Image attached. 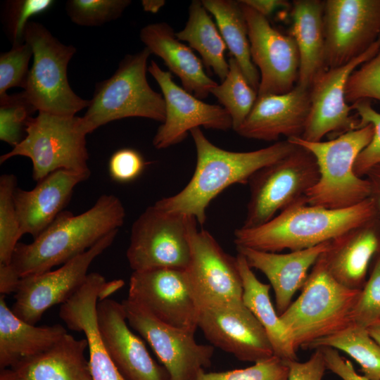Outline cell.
Wrapping results in <instances>:
<instances>
[{
	"label": "cell",
	"instance_id": "cell-1",
	"mask_svg": "<svg viewBox=\"0 0 380 380\" xmlns=\"http://www.w3.org/2000/svg\"><path fill=\"white\" fill-rule=\"evenodd\" d=\"M190 133L196 151L193 176L179 192L154 205L170 213L194 217L201 224L206 220L210 203L222 191L234 184H248L257 171L285 158L298 146L286 139L260 149L236 152L213 144L199 127Z\"/></svg>",
	"mask_w": 380,
	"mask_h": 380
},
{
	"label": "cell",
	"instance_id": "cell-2",
	"mask_svg": "<svg viewBox=\"0 0 380 380\" xmlns=\"http://www.w3.org/2000/svg\"><path fill=\"white\" fill-rule=\"evenodd\" d=\"M125 210L113 194H103L85 212L62 211L30 243H18L11 265L18 276L37 274L85 252L123 224Z\"/></svg>",
	"mask_w": 380,
	"mask_h": 380
},
{
	"label": "cell",
	"instance_id": "cell-3",
	"mask_svg": "<svg viewBox=\"0 0 380 380\" xmlns=\"http://www.w3.org/2000/svg\"><path fill=\"white\" fill-rule=\"evenodd\" d=\"M379 216L371 197L348 208L328 209L309 205L305 196L262 225L236 229L234 241L236 247L266 252L300 251L331 241Z\"/></svg>",
	"mask_w": 380,
	"mask_h": 380
},
{
	"label": "cell",
	"instance_id": "cell-4",
	"mask_svg": "<svg viewBox=\"0 0 380 380\" xmlns=\"http://www.w3.org/2000/svg\"><path fill=\"white\" fill-rule=\"evenodd\" d=\"M324 253L312 266L299 297L279 315L296 350L353 324L362 289L338 283L327 269Z\"/></svg>",
	"mask_w": 380,
	"mask_h": 380
},
{
	"label": "cell",
	"instance_id": "cell-5",
	"mask_svg": "<svg viewBox=\"0 0 380 380\" xmlns=\"http://www.w3.org/2000/svg\"><path fill=\"white\" fill-rule=\"evenodd\" d=\"M373 134L374 128L368 124L326 141H308L300 137L288 139L311 152L318 165L319 179L305 195L309 205L343 209L370 197V184L355 173L354 165Z\"/></svg>",
	"mask_w": 380,
	"mask_h": 380
},
{
	"label": "cell",
	"instance_id": "cell-6",
	"mask_svg": "<svg viewBox=\"0 0 380 380\" xmlns=\"http://www.w3.org/2000/svg\"><path fill=\"white\" fill-rule=\"evenodd\" d=\"M151 54L144 47L137 53L125 55L110 78L96 83L87 110L81 117L87 134L110 122L126 118L165 121L163 94L155 91L146 78Z\"/></svg>",
	"mask_w": 380,
	"mask_h": 380
},
{
	"label": "cell",
	"instance_id": "cell-7",
	"mask_svg": "<svg viewBox=\"0 0 380 380\" xmlns=\"http://www.w3.org/2000/svg\"><path fill=\"white\" fill-rule=\"evenodd\" d=\"M87 135L81 117L39 112L27 122L23 139L1 156L0 163L17 156L29 158L37 182L58 170L90 172Z\"/></svg>",
	"mask_w": 380,
	"mask_h": 380
},
{
	"label": "cell",
	"instance_id": "cell-8",
	"mask_svg": "<svg viewBox=\"0 0 380 380\" xmlns=\"http://www.w3.org/2000/svg\"><path fill=\"white\" fill-rule=\"evenodd\" d=\"M25 42L32 50L33 63L23 91L37 110L73 116L87 108L90 100L77 96L68 80V65L75 47L61 43L34 21L26 27Z\"/></svg>",
	"mask_w": 380,
	"mask_h": 380
},
{
	"label": "cell",
	"instance_id": "cell-9",
	"mask_svg": "<svg viewBox=\"0 0 380 380\" xmlns=\"http://www.w3.org/2000/svg\"><path fill=\"white\" fill-rule=\"evenodd\" d=\"M297 148L285 158L257 171L250 179V198L241 227L262 225L290 207L317 182L319 167L313 154Z\"/></svg>",
	"mask_w": 380,
	"mask_h": 380
},
{
	"label": "cell",
	"instance_id": "cell-10",
	"mask_svg": "<svg viewBox=\"0 0 380 380\" xmlns=\"http://www.w3.org/2000/svg\"><path fill=\"white\" fill-rule=\"evenodd\" d=\"M191 218L155 205L148 207L131 229L126 256L133 272L186 270L191 258Z\"/></svg>",
	"mask_w": 380,
	"mask_h": 380
},
{
	"label": "cell",
	"instance_id": "cell-11",
	"mask_svg": "<svg viewBox=\"0 0 380 380\" xmlns=\"http://www.w3.org/2000/svg\"><path fill=\"white\" fill-rule=\"evenodd\" d=\"M118 232L108 234L56 270L20 278L11 308L13 313L35 325L47 310L66 302L84 283L91 264L113 243Z\"/></svg>",
	"mask_w": 380,
	"mask_h": 380
},
{
	"label": "cell",
	"instance_id": "cell-12",
	"mask_svg": "<svg viewBox=\"0 0 380 380\" xmlns=\"http://www.w3.org/2000/svg\"><path fill=\"white\" fill-rule=\"evenodd\" d=\"M122 304L129 326L148 342L170 380H196L210 366L213 346L198 343L194 334L162 322L128 298Z\"/></svg>",
	"mask_w": 380,
	"mask_h": 380
},
{
	"label": "cell",
	"instance_id": "cell-13",
	"mask_svg": "<svg viewBox=\"0 0 380 380\" xmlns=\"http://www.w3.org/2000/svg\"><path fill=\"white\" fill-rule=\"evenodd\" d=\"M189 224L191 258L186 272L192 293L200 309L242 300L243 286L236 258L227 253L206 230Z\"/></svg>",
	"mask_w": 380,
	"mask_h": 380
},
{
	"label": "cell",
	"instance_id": "cell-14",
	"mask_svg": "<svg viewBox=\"0 0 380 380\" xmlns=\"http://www.w3.org/2000/svg\"><path fill=\"white\" fill-rule=\"evenodd\" d=\"M327 70L344 65L380 37V0H327L324 6Z\"/></svg>",
	"mask_w": 380,
	"mask_h": 380
},
{
	"label": "cell",
	"instance_id": "cell-15",
	"mask_svg": "<svg viewBox=\"0 0 380 380\" xmlns=\"http://www.w3.org/2000/svg\"><path fill=\"white\" fill-rule=\"evenodd\" d=\"M129 300L171 327L195 334L200 309L186 270L156 269L133 272Z\"/></svg>",
	"mask_w": 380,
	"mask_h": 380
},
{
	"label": "cell",
	"instance_id": "cell-16",
	"mask_svg": "<svg viewBox=\"0 0 380 380\" xmlns=\"http://www.w3.org/2000/svg\"><path fill=\"white\" fill-rule=\"evenodd\" d=\"M239 2L247 23L251 58L260 76L258 96L289 92L297 84L300 67L293 37L281 33L267 18Z\"/></svg>",
	"mask_w": 380,
	"mask_h": 380
},
{
	"label": "cell",
	"instance_id": "cell-17",
	"mask_svg": "<svg viewBox=\"0 0 380 380\" xmlns=\"http://www.w3.org/2000/svg\"><path fill=\"white\" fill-rule=\"evenodd\" d=\"M148 70L158 84L165 105V119L153 139L157 149L182 142L189 132L201 126L227 130L232 128L229 113L220 105L205 103L177 85L170 71L162 70L151 61Z\"/></svg>",
	"mask_w": 380,
	"mask_h": 380
},
{
	"label": "cell",
	"instance_id": "cell-18",
	"mask_svg": "<svg viewBox=\"0 0 380 380\" xmlns=\"http://www.w3.org/2000/svg\"><path fill=\"white\" fill-rule=\"evenodd\" d=\"M379 49L380 37L362 54L344 65L327 70L317 79L310 89V111L301 139L321 141L326 135L336 137L360 128L358 116L350 114L351 106L346 101V86L351 73Z\"/></svg>",
	"mask_w": 380,
	"mask_h": 380
},
{
	"label": "cell",
	"instance_id": "cell-19",
	"mask_svg": "<svg viewBox=\"0 0 380 380\" xmlns=\"http://www.w3.org/2000/svg\"><path fill=\"white\" fill-rule=\"evenodd\" d=\"M198 326L214 346L241 361L255 363L274 355L266 331L242 300L201 309Z\"/></svg>",
	"mask_w": 380,
	"mask_h": 380
},
{
	"label": "cell",
	"instance_id": "cell-20",
	"mask_svg": "<svg viewBox=\"0 0 380 380\" xmlns=\"http://www.w3.org/2000/svg\"><path fill=\"white\" fill-rule=\"evenodd\" d=\"M96 321L104 346L127 380H170L166 369L152 358L144 341L130 329L122 303L99 300Z\"/></svg>",
	"mask_w": 380,
	"mask_h": 380
},
{
	"label": "cell",
	"instance_id": "cell-21",
	"mask_svg": "<svg viewBox=\"0 0 380 380\" xmlns=\"http://www.w3.org/2000/svg\"><path fill=\"white\" fill-rule=\"evenodd\" d=\"M107 283L101 274L89 273L77 292L61 305L58 315L68 329L84 334L91 380H127L110 356L97 326V303Z\"/></svg>",
	"mask_w": 380,
	"mask_h": 380
},
{
	"label": "cell",
	"instance_id": "cell-22",
	"mask_svg": "<svg viewBox=\"0 0 380 380\" xmlns=\"http://www.w3.org/2000/svg\"><path fill=\"white\" fill-rule=\"evenodd\" d=\"M310 107V90L296 86L282 94L258 96L250 113L236 132L240 136L267 141L281 136L301 137Z\"/></svg>",
	"mask_w": 380,
	"mask_h": 380
},
{
	"label": "cell",
	"instance_id": "cell-23",
	"mask_svg": "<svg viewBox=\"0 0 380 380\" xmlns=\"http://www.w3.org/2000/svg\"><path fill=\"white\" fill-rule=\"evenodd\" d=\"M91 172L56 170L31 190L16 188L13 198L23 234L36 238L63 211L75 187L87 179Z\"/></svg>",
	"mask_w": 380,
	"mask_h": 380
},
{
	"label": "cell",
	"instance_id": "cell-24",
	"mask_svg": "<svg viewBox=\"0 0 380 380\" xmlns=\"http://www.w3.org/2000/svg\"><path fill=\"white\" fill-rule=\"evenodd\" d=\"M331 241L316 246L287 253L266 252L246 247H236L248 265L260 270L273 288L276 310L281 315L291 305L296 292L302 289L308 271L330 246Z\"/></svg>",
	"mask_w": 380,
	"mask_h": 380
},
{
	"label": "cell",
	"instance_id": "cell-25",
	"mask_svg": "<svg viewBox=\"0 0 380 380\" xmlns=\"http://www.w3.org/2000/svg\"><path fill=\"white\" fill-rule=\"evenodd\" d=\"M139 37L145 47L161 58L170 72L180 79L183 88L198 99L206 98L217 84L205 73L191 47L177 39L168 23L148 24L141 30Z\"/></svg>",
	"mask_w": 380,
	"mask_h": 380
},
{
	"label": "cell",
	"instance_id": "cell-26",
	"mask_svg": "<svg viewBox=\"0 0 380 380\" xmlns=\"http://www.w3.org/2000/svg\"><path fill=\"white\" fill-rule=\"evenodd\" d=\"M379 216L331 240L324 253L329 273L346 287L361 289L366 282L369 264L380 250Z\"/></svg>",
	"mask_w": 380,
	"mask_h": 380
},
{
	"label": "cell",
	"instance_id": "cell-27",
	"mask_svg": "<svg viewBox=\"0 0 380 380\" xmlns=\"http://www.w3.org/2000/svg\"><path fill=\"white\" fill-rule=\"evenodd\" d=\"M324 1L295 0L291 4V35L298 47L300 67L297 86L311 89L326 70Z\"/></svg>",
	"mask_w": 380,
	"mask_h": 380
},
{
	"label": "cell",
	"instance_id": "cell-28",
	"mask_svg": "<svg viewBox=\"0 0 380 380\" xmlns=\"http://www.w3.org/2000/svg\"><path fill=\"white\" fill-rule=\"evenodd\" d=\"M86 338L66 334L47 350L10 368L13 380H91Z\"/></svg>",
	"mask_w": 380,
	"mask_h": 380
},
{
	"label": "cell",
	"instance_id": "cell-29",
	"mask_svg": "<svg viewBox=\"0 0 380 380\" xmlns=\"http://www.w3.org/2000/svg\"><path fill=\"white\" fill-rule=\"evenodd\" d=\"M67 331L61 324L37 327L17 317L0 296V368L37 355L53 346Z\"/></svg>",
	"mask_w": 380,
	"mask_h": 380
},
{
	"label": "cell",
	"instance_id": "cell-30",
	"mask_svg": "<svg viewBox=\"0 0 380 380\" xmlns=\"http://www.w3.org/2000/svg\"><path fill=\"white\" fill-rule=\"evenodd\" d=\"M243 286L242 300L264 327L275 356L285 362L297 360L296 350L274 309L270 296V285L261 282L244 257L236 256Z\"/></svg>",
	"mask_w": 380,
	"mask_h": 380
},
{
	"label": "cell",
	"instance_id": "cell-31",
	"mask_svg": "<svg viewBox=\"0 0 380 380\" xmlns=\"http://www.w3.org/2000/svg\"><path fill=\"white\" fill-rule=\"evenodd\" d=\"M201 2L214 17L231 56L237 61L248 82L258 92L260 76L251 58L247 23L239 1L202 0Z\"/></svg>",
	"mask_w": 380,
	"mask_h": 380
},
{
	"label": "cell",
	"instance_id": "cell-32",
	"mask_svg": "<svg viewBox=\"0 0 380 380\" xmlns=\"http://www.w3.org/2000/svg\"><path fill=\"white\" fill-rule=\"evenodd\" d=\"M178 39L189 43L201 56L204 64L222 81L229 72L225 58L227 45L201 1L194 0L189 6L184 27L176 32Z\"/></svg>",
	"mask_w": 380,
	"mask_h": 380
},
{
	"label": "cell",
	"instance_id": "cell-33",
	"mask_svg": "<svg viewBox=\"0 0 380 380\" xmlns=\"http://www.w3.org/2000/svg\"><path fill=\"white\" fill-rule=\"evenodd\" d=\"M324 347L345 352L360 365L365 377L380 380V346L367 329L352 324L337 333L312 341L303 349Z\"/></svg>",
	"mask_w": 380,
	"mask_h": 380
},
{
	"label": "cell",
	"instance_id": "cell-34",
	"mask_svg": "<svg viewBox=\"0 0 380 380\" xmlns=\"http://www.w3.org/2000/svg\"><path fill=\"white\" fill-rule=\"evenodd\" d=\"M228 62L229 72L226 77L210 90V94L229 113L232 129L236 132L254 106L258 92L249 84L232 56H230Z\"/></svg>",
	"mask_w": 380,
	"mask_h": 380
},
{
	"label": "cell",
	"instance_id": "cell-35",
	"mask_svg": "<svg viewBox=\"0 0 380 380\" xmlns=\"http://www.w3.org/2000/svg\"><path fill=\"white\" fill-rule=\"evenodd\" d=\"M17 178L13 174L0 177V264H10L14 250L23 235L13 195Z\"/></svg>",
	"mask_w": 380,
	"mask_h": 380
},
{
	"label": "cell",
	"instance_id": "cell-36",
	"mask_svg": "<svg viewBox=\"0 0 380 380\" xmlns=\"http://www.w3.org/2000/svg\"><path fill=\"white\" fill-rule=\"evenodd\" d=\"M36 110L23 91L0 98V139L13 147L18 144Z\"/></svg>",
	"mask_w": 380,
	"mask_h": 380
},
{
	"label": "cell",
	"instance_id": "cell-37",
	"mask_svg": "<svg viewBox=\"0 0 380 380\" xmlns=\"http://www.w3.org/2000/svg\"><path fill=\"white\" fill-rule=\"evenodd\" d=\"M131 3L129 0H68L65 11L75 24L96 27L120 18Z\"/></svg>",
	"mask_w": 380,
	"mask_h": 380
},
{
	"label": "cell",
	"instance_id": "cell-38",
	"mask_svg": "<svg viewBox=\"0 0 380 380\" xmlns=\"http://www.w3.org/2000/svg\"><path fill=\"white\" fill-rule=\"evenodd\" d=\"M345 96L350 105L363 99L380 102V49L351 73L346 83Z\"/></svg>",
	"mask_w": 380,
	"mask_h": 380
},
{
	"label": "cell",
	"instance_id": "cell-39",
	"mask_svg": "<svg viewBox=\"0 0 380 380\" xmlns=\"http://www.w3.org/2000/svg\"><path fill=\"white\" fill-rule=\"evenodd\" d=\"M33 56L28 43L13 45L7 52L0 55V98L13 87L24 89L29 75V63Z\"/></svg>",
	"mask_w": 380,
	"mask_h": 380
},
{
	"label": "cell",
	"instance_id": "cell-40",
	"mask_svg": "<svg viewBox=\"0 0 380 380\" xmlns=\"http://www.w3.org/2000/svg\"><path fill=\"white\" fill-rule=\"evenodd\" d=\"M350 106L360 119V127L370 124L374 128L371 141L359 154L354 165L355 173L362 177L373 166L380 163V113L373 108L370 100H360Z\"/></svg>",
	"mask_w": 380,
	"mask_h": 380
},
{
	"label": "cell",
	"instance_id": "cell-41",
	"mask_svg": "<svg viewBox=\"0 0 380 380\" xmlns=\"http://www.w3.org/2000/svg\"><path fill=\"white\" fill-rule=\"evenodd\" d=\"M289 374L287 362L274 355L245 369L219 372L203 371L196 380H288Z\"/></svg>",
	"mask_w": 380,
	"mask_h": 380
},
{
	"label": "cell",
	"instance_id": "cell-42",
	"mask_svg": "<svg viewBox=\"0 0 380 380\" xmlns=\"http://www.w3.org/2000/svg\"><path fill=\"white\" fill-rule=\"evenodd\" d=\"M54 4L52 0H14L6 3L4 23L13 45L25 42V32L31 18L43 13Z\"/></svg>",
	"mask_w": 380,
	"mask_h": 380
},
{
	"label": "cell",
	"instance_id": "cell-43",
	"mask_svg": "<svg viewBox=\"0 0 380 380\" xmlns=\"http://www.w3.org/2000/svg\"><path fill=\"white\" fill-rule=\"evenodd\" d=\"M353 324L368 329L380 324V254L352 313Z\"/></svg>",
	"mask_w": 380,
	"mask_h": 380
},
{
	"label": "cell",
	"instance_id": "cell-44",
	"mask_svg": "<svg viewBox=\"0 0 380 380\" xmlns=\"http://www.w3.org/2000/svg\"><path fill=\"white\" fill-rule=\"evenodd\" d=\"M145 168L141 154L129 148H120L110 156L108 163L109 175L112 179L120 183L137 178Z\"/></svg>",
	"mask_w": 380,
	"mask_h": 380
},
{
	"label": "cell",
	"instance_id": "cell-45",
	"mask_svg": "<svg viewBox=\"0 0 380 380\" xmlns=\"http://www.w3.org/2000/svg\"><path fill=\"white\" fill-rule=\"evenodd\" d=\"M289 367L288 380H322L327 369L323 353L320 348L304 362L297 360L286 362Z\"/></svg>",
	"mask_w": 380,
	"mask_h": 380
},
{
	"label": "cell",
	"instance_id": "cell-46",
	"mask_svg": "<svg viewBox=\"0 0 380 380\" xmlns=\"http://www.w3.org/2000/svg\"><path fill=\"white\" fill-rule=\"evenodd\" d=\"M320 349L323 353L327 369L340 376L343 380H368L364 376L359 375L355 372L351 362L340 355L336 349L329 347H324Z\"/></svg>",
	"mask_w": 380,
	"mask_h": 380
},
{
	"label": "cell",
	"instance_id": "cell-47",
	"mask_svg": "<svg viewBox=\"0 0 380 380\" xmlns=\"http://www.w3.org/2000/svg\"><path fill=\"white\" fill-rule=\"evenodd\" d=\"M241 1L267 18L278 10L291 8V4L284 0H241Z\"/></svg>",
	"mask_w": 380,
	"mask_h": 380
},
{
	"label": "cell",
	"instance_id": "cell-48",
	"mask_svg": "<svg viewBox=\"0 0 380 380\" xmlns=\"http://www.w3.org/2000/svg\"><path fill=\"white\" fill-rule=\"evenodd\" d=\"M20 277L10 264H0V293L6 295L16 291Z\"/></svg>",
	"mask_w": 380,
	"mask_h": 380
},
{
	"label": "cell",
	"instance_id": "cell-49",
	"mask_svg": "<svg viewBox=\"0 0 380 380\" xmlns=\"http://www.w3.org/2000/svg\"><path fill=\"white\" fill-rule=\"evenodd\" d=\"M365 177L371 186L370 197L374 200L380 215V163L373 166Z\"/></svg>",
	"mask_w": 380,
	"mask_h": 380
},
{
	"label": "cell",
	"instance_id": "cell-50",
	"mask_svg": "<svg viewBox=\"0 0 380 380\" xmlns=\"http://www.w3.org/2000/svg\"><path fill=\"white\" fill-rule=\"evenodd\" d=\"M165 4V1L163 0H143L141 1L143 9L152 13H158Z\"/></svg>",
	"mask_w": 380,
	"mask_h": 380
},
{
	"label": "cell",
	"instance_id": "cell-51",
	"mask_svg": "<svg viewBox=\"0 0 380 380\" xmlns=\"http://www.w3.org/2000/svg\"><path fill=\"white\" fill-rule=\"evenodd\" d=\"M370 336L380 346V324L367 329Z\"/></svg>",
	"mask_w": 380,
	"mask_h": 380
},
{
	"label": "cell",
	"instance_id": "cell-52",
	"mask_svg": "<svg viewBox=\"0 0 380 380\" xmlns=\"http://www.w3.org/2000/svg\"><path fill=\"white\" fill-rule=\"evenodd\" d=\"M0 380H13L8 373V368L1 369Z\"/></svg>",
	"mask_w": 380,
	"mask_h": 380
}]
</instances>
